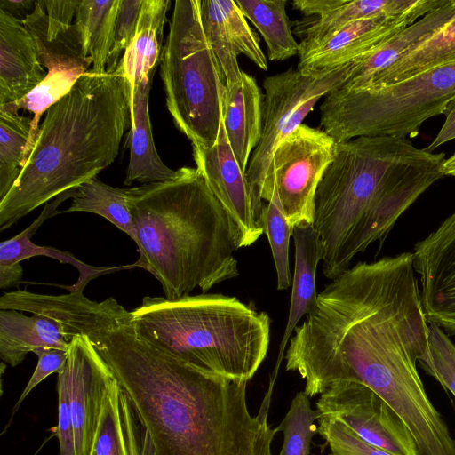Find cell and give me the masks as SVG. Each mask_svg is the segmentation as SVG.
Returning <instances> with one entry per match:
<instances>
[{"label":"cell","instance_id":"7402d4cb","mask_svg":"<svg viewBox=\"0 0 455 455\" xmlns=\"http://www.w3.org/2000/svg\"><path fill=\"white\" fill-rule=\"evenodd\" d=\"M152 73L138 84L132 96V127L130 130V158L124 185L133 181L144 184L174 178L178 171L166 166L154 144L148 114V97Z\"/></svg>","mask_w":455,"mask_h":455},{"label":"cell","instance_id":"ffe728a7","mask_svg":"<svg viewBox=\"0 0 455 455\" xmlns=\"http://www.w3.org/2000/svg\"><path fill=\"white\" fill-rule=\"evenodd\" d=\"M454 16L455 0H447L442 6L425 14L369 53L355 60V70L340 87H364L378 73L424 42Z\"/></svg>","mask_w":455,"mask_h":455},{"label":"cell","instance_id":"1f68e13d","mask_svg":"<svg viewBox=\"0 0 455 455\" xmlns=\"http://www.w3.org/2000/svg\"><path fill=\"white\" fill-rule=\"evenodd\" d=\"M262 225L266 233L277 275V289L286 290L291 285L289 246L293 228L287 220L274 187L272 198L263 207Z\"/></svg>","mask_w":455,"mask_h":455},{"label":"cell","instance_id":"8992f818","mask_svg":"<svg viewBox=\"0 0 455 455\" xmlns=\"http://www.w3.org/2000/svg\"><path fill=\"white\" fill-rule=\"evenodd\" d=\"M455 97V60L397 82L338 88L320 106V126L338 142L361 136L415 137Z\"/></svg>","mask_w":455,"mask_h":455},{"label":"cell","instance_id":"74e56055","mask_svg":"<svg viewBox=\"0 0 455 455\" xmlns=\"http://www.w3.org/2000/svg\"><path fill=\"white\" fill-rule=\"evenodd\" d=\"M443 114L445 121L442 128L432 142L426 148L430 152H434L436 148L455 139V97L447 104Z\"/></svg>","mask_w":455,"mask_h":455},{"label":"cell","instance_id":"5b68a950","mask_svg":"<svg viewBox=\"0 0 455 455\" xmlns=\"http://www.w3.org/2000/svg\"><path fill=\"white\" fill-rule=\"evenodd\" d=\"M132 312L144 339L198 369L249 381L266 358L270 319L235 297H144Z\"/></svg>","mask_w":455,"mask_h":455},{"label":"cell","instance_id":"603a6c76","mask_svg":"<svg viewBox=\"0 0 455 455\" xmlns=\"http://www.w3.org/2000/svg\"><path fill=\"white\" fill-rule=\"evenodd\" d=\"M170 5L169 0H143L135 36L116 69L128 80L132 96L138 84L156 71Z\"/></svg>","mask_w":455,"mask_h":455},{"label":"cell","instance_id":"30bf717a","mask_svg":"<svg viewBox=\"0 0 455 455\" xmlns=\"http://www.w3.org/2000/svg\"><path fill=\"white\" fill-rule=\"evenodd\" d=\"M337 142L324 131L300 124L275 148L262 201L276 189L290 225L313 224L317 187L335 155Z\"/></svg>","mask_w":455,"mask_h":455},{"label":"cell","instance_id":"ab89813d","mask_svg":"<svg viewBox=\"0 0 455 455\" xmlns=\"http://www.w3.org/2000/svg\"><path fill=\"white\" fill-rule=\"evenodd\" d=\"M36 2L34 0H0V9L23 20L33 12Z\"/></svg>","mask_w":455,"mask_h":455},{"label":"cell","instance_id":"83f0119b","mask_svg":"<svg viewBox=\"0 0 455 455\" xmlns=\"http://www.w3.org/2000/svg\"><path fill=\"white\" fill-rule=\"evenodd\" d=\"M245 18L259 31L270 60L281 61L299 53L286 13V0H236Z\"/></svg>","mask_w":455,"mask_h":455},{"label":"cell","instance_id":"d590c367","mask_svg":"<svg viewBox=\"0 0 455 455\" xmlns=\"http://www.w3.org/2000/svg\"><path fill=\"white\" fill-rule=\"evenodd\" d=\"M33 353L37 355V364L19 400L13 407L10 422L6 426V428L12 423L13 415L17 412L26 396L49 375L52 373H60L64 368L68 358V350L57 348L40 347L36 348Z\"/></svg>","mask_w":455,"mask_h":455},{"label":"cell","instance_id":"ba28073f","mask_svg":"<svg viewBox=\"0 0 455 455\" xmlns=\"http://www.w3.org/2000/svg\"><path fill=\"white\" fill-rule=\"evenodd\" d=\"M80 0H38L31 13L21 20L34 37L42 65L47 71L44 81L29 94L0 110L33 113L31 132L24 153L29 156L39 132L43 113L65 96L92 65L79 28L75 22Z\"/></svg>","mask_w":455,"mask_h":455},{"label":"cell","instance_id":"b9f144b4","mask_svg":"<svg viewBox=\"0 0 455 455\" xmlns=\"http://www.w3.org/2000/svg\"><path fill=\"white\" fill-rule=\"evenodd\" d=\"M443 170L445 175L455 177V153L445 159Z\"/></svg>","mask_w":455,"mask_h":455},{"label":"cell","instance_id":"cb8c5ba5","mask_svg":"<svg viewBox=\"0 0 455 455\" xmlns=\"http://www.w3.org/2000/svg\"><path fill=\"white\" fill-rule=\"evenodd\" d=\"M49 347L68 350L61 325L40 315L28 316L17 310H0V357L11 367L23 362L29 352Z\"/></svg>","mask_w":455,"mask_h":455},{"label":"cell","instance_id":"3957f363","mask_svg":"<svg viewBox=\"0 0 455 455\" xmlns=\"http://www.w3.org/2000/svg\"><path fill=\"white\" fill-rule=\"evenodd\" d=\"M132 127V93L122 74H83L45 112L13 186L0 201V232L59 195L97 177Z\"/></svg>","mask_w":455,"mask_h":455},{"label":"cell","instance_id":"5bb4252c","mask_svg":"<svg viewBox=\"0 0 455 455\" xmlns=\"http://www.w3.org/2000/svg\"><path fill=\"white\" fill-rule=\"evenodd\" d=\"M192 148L196 168L230 220L238 249L253 244L264 228L256 221L246 172L232 151L222 122L214 145Z\"/></svg>","mask_w":455,"mask_h":455},{"label":"cell","instance_id":"8fae6325","mask_svg":"<svg viewBox=\"0 0 455 455\" xmlns=\"http://www.w3.org/2000/svg\"><path fill=\"white\" fill-rule=\"evenodd\" d=\"M319 416L337 419L367 443L393 455H419L400 416L369 387L354 381L330 385L315 403Z\"/></svg>","mask_w":455,"mask_h":455},{"label":"cell","instance_id":"e575fe53","mask_svg":"<svg viewBox=\"0 0 455 455\" xmlns=\"http://www.w3.org/2000/svg\"><path fill=\"white\" fill-rule=\"evenodd\" d=\"M143 0H120L116 16L113 45L108 56L106 72L114 73L120 61L122 52L133 39Z\"/></svg>","mask_w":455,"mask_h":455},{"label":"cell","instance_id":"6da1fadb","mask_svg":"<svg viewBox=\"0 0 455 455\" xmlns=\"http://www.w3.org/2000/svg\"><path fill=\"white\" fill-rule=\"evenodd\" d=\"M132 312L114 298L67 295L54 312L65 339L85 336L130 399L153 455H273L267 422L275 382L253 416L247 381L203 371L135 331Z\"/></svg>","mask_w":455,"mask_h":455},{"label":"cell","instance_id":"60d3db41","mask_svg":"<svg viewBox=\"0 0 455 455\" xmlns=\"http://www.w3.org/2000/svg\"><path fill=\"white\" fill-rule=\"evenodd\" d=\"M23 275L20 263L0 265V288L5 289L20 282Z\"/></svg>","mask_w":455,"mask_h":455},{"label":"cell","instance_id":"484cf974","mask_svg":"<svg viewBox=\"0 0 455 455\" xmlns=\"http://www.w3.org/2000/svg\"><path fill=\"white\" fill-rule=\"evenodd\" d=\"M454 60L455 16L363 88L389 84Z\"/></svg>","mask_w":455,"mask_h":455},{"label":"cell","instance_id":"4fadbf2b","mask_svg":"<svg viewBox=\"0 0 455 455\" xmlns=\"http://www.w3.org/2000/svg\"><path fill=\"white\" fill-rule=\"evenodd\" d=\"M68 384L76 455H89L105 396L115 379L111 370L89 339L83 335L69 342L63 368Z\"/></svg>","mask_w":455,"mask_h":455},{"label":"cell","instance_id":"44dd1931","mask_svg":"<svg viewBox=\"0 0 455 455\" xmlns=\"http://www.w3.org/2000/svg\"><path fill=\"white\" fill-rule=\"evenodd\" d=\"M74 190H68L52 202L45 204L44 210L40 215L30 224L28 228L19 233L17 235L3 241L0 243V265H12L20 263L22 260L29 259L36 256H45L63 264H70L75 267L78 272L79 276L77 281L71 286H66L69 291L83 292L88 283L100 275L117 271L120 269L128 268L130 267H135L134 264L130 266L121 267H94L84 263L76 259L71 252L62 251L59 249L50 246H41L34 243L31 241L32 235L37 231L39 227L49 218L60 213L58 211V206L68 198H72Z\"/></svg>","mask_w":455,"mask_h":455},{"label":"cell","instance_id":"f35d334b","mask_svg":"<svg viewBox=\"0 0 455 455\" xmlns=\"http://www.w3.org/2000/svg\"><path fill=\"white\" fill-rule=\"evenodd\" d=\"M344 3V0H293V8L305 16L318 17L323 15Z\"/></svg>","mask_w":455,"mask_h":455},{"label":"cell","instance_id":"7c38bea8","mask_svg":"<svg viewBox=\"0 0 455 455\" xmlns=\"http://www.w3.org/2000/svg\"><path fill=\"white\" fill-rule=\"evenodd\" d=\"M447 0H421L412 11L395 18H376L349 23L315 41H301L298 68L314 74L347 65L411 25Z\"/></svg>","mask_w":455,"mask_h":455},{"label":"cell","instance_id":"9a60e30c","mask_svg":"<svg viewBox=\"0 0 455 455\" xmlns=\"http://www.w3.org/2000/svg\"><path fill=\"white\" fill-rule=\"evenodd\" d=\"M200 15L224 85H230L242 76L239 54L245 55L260 69H267L259 38L235 1L200 0Z\"/></svg>","mask_w":455,"mask_h":455},{"label":"cell","instance_id":"4316f807","mask_svg":"<svg viewBox=\"0 0 455 455\" xmlns=\"http://www.w3.org/2000/svg\"><path fill=\"white\" fill-rule=\"evenodd\" d=\"M120 0H80L75 22L95 73H105L113 45Z\"/></svg>","mask_w":455,"mask_h":455},{"label":"cell","instance_id":"d6986e66","mask_svg":"<svg viewBox=\"0 0 455 455\" xmlns=\"http://www.w3.org/2000/svg\"><path fill=\"white\" fill-rule=\"evenodd\" d=\"M292 236L295 246L294 275L288 320L273 371L276 376L294 329L302 316L312 314L317 305L315 275L323 252L320 237L313 224L294 227Z\"/></svg>","mask_w":455,"mask_h":455},{"label":"cell","instance_id":"52a82bcc","mask_svg":"<svg viewBox=\"0 0 455 455\" xmlns=\"http://www.w3.org/2000/svg\"><path fill=\"white\" fill-rule=\"evenodd\" d=\"M165 101L175 126L192 146L215 144L224 84L200 15V0H176L160 57Z\"/></svg>","mask_w":455,"mask_h":455},{"label":"cell","instance_id":"f1b7e54d","mask_svg":"<svg viewBox=\"0 0 455 455\" xmlns=\"http://www.w3.org/2000/svg\"><path fill=\"white\" fill-rule=\"evenodd\" d=\"M85 212L98 214L138 245L137 231L128 205V188L109 186L94 177L76 188L71 204L62 212Z\"/></svg>","mask_w":455,"mask_h":455},{"label":"cell","instance_id":"7bdbcfd3","mask_svg":"<svg viewBox=\"0 0 455 455\" xmlns=\"http://www.w3.org/2000/svg\"><path fill=\"white\" fill-rule=\"evenodd\" d=\"M149 443H150V442H149ZM148 455H153V449H152L151 444L149 445L148 451Z\"/></svg>","mask_w":455,"mask_h":455},{"label":"cell","instance_id":"f546056e","mask_svg":"<svg viewBox=\"0 0 455 455\" xmlns=\"http://www.w3.org/2000/svg\"><path fill=\"white\" fill-rule=\"evenodd\" d=\"M32 118L0 110V201L8 194L24 166V153Z\"/></svg>","mask_w":455,"mask_h":455},{"label":"cell","instance_id":"277c9868","mask_svg":"<svg viewBox=\"0 0 455 455\" xmlns=\"http://www.w3.org/2000/svg\"><path fill=\"white\" fill-rule=\"evenodd\" d=\"M168 180L128 188L142 267L161 283L164 298L204 292L239 275L230 220L199 170L181 167Z\"/></svg>","mask_w":455,"mask_h":455},{"label":"cell","instance_id":"9c48e42d","mask_svg":"<svg viewBox=\"0 0 455 455\" xmlns=\"http://www.w3.org/2000/svg\"><path fill=\"white\" fill-rule=\"evenodd\" d=\"M356 68L347 65L314 74L289 69L267 76L262 108V132L246 170L256 221L262 225V194L277 146L300 124L316 102L342 86Z\"/></svg>","mask_w":455,"mask_h":455},{"label":"cell","instance_id":"4dcf8cb0","mask_svg":"<svg viewBox=\"0 0 455 455\" xmlns=\"http://www.w3.org/2000/svg\"><path fill=\"white\" fill-rule=\"evenodd\" d=\"M309 396L299 391L292 399L282 422L276 427L283 434V443L279 455H309L310 444L316 433L315 421L319 418L311 408Z\"/></svg>","mask_w":455,"mask_h":455},{"label":"cell","instance_id":"8d00e7d4","mask_svg":"<svg viewBox=\"0 0 455 455\" xmlns=\"http://www.w3.org/2000/svg\"><path fill=\"white\" fill-rule=\"evenodd\" d=\"M58 426L59 455H76L74 430L69 409L67 377L64 370L58 373Z\"/></svg>","mask_w":455,"mask_h":455},{"label":"cell","instance_id":"d4e9b609","mask_svg":"<svg viewBox=\"0 0 455 455\" xmlns=\"http://www.w3.org/2000/svg\"><path fill=\"white\" fill-rule=\"evenodd\" d=\"M421 0H344L334 10L297 24L301 41H315L355 21L376 18H395L415 9Z\"/></svg>","mask_w":455,"mask_h":455},{"label":"cell","instance_id":"836d02e7","mask_svg":"<svg viewBox=\"0 0 455 455\" xmlns=\"http://www.w3.org/2000/svg\"><path fill=\"white\" fill-rule=\"evenodd\" d=\"M316 432L329 447L328 455H393L357 435L342 422L319 416Z\"/></svg>","mask_w":455,"mask_h":455},{"label":"cell","instance_id":"7a4b0ae2","mask_svg":"<svg viewBox=\"0 0 455 455\" xmlns=\"http://www.w3.org/2000/svg\"><path fill=\"white\" fill-rule=\"evenodd\" d=\"M445 159L403 137L338 142L314 203L323 275L334 279L371 243L382 244L405 211L444 176Z\"/></svg>","mask_w":455,"mask_h":455},{"label":"cell","instance_id":"e0dca14e","mask_svg":"<svg viewBox=\"0 0 455 455\" xmlns=\"http://www.w3.org/2000/svg\"><path fill=\"white\" fill-rule=\"evenodd\" d=\"M262 108V93L251 76L243 72L238 81L225 85L221 122L232 151L245 172L251 154L261 138Z\"/></svg>","mask_w":455,"mask_h":455},{"label":"cell","instance_id":"d6a6232c","mask_svg":"<svg viewBox=\"0 0 455 455\" xmlns=\"http://www.w3.org/2000/svg\"><path fill=\"white\" fill-rule=\"evenodd\" d=\"M418 363L455 397V344L437 324L428 323V340Z\"/></svg>","mask_w":455,"mask_h":455},{"label":"cell","instance_id":"2e32d148","mask_svg":"<svg viewBox=\"0 0 455 455\" xmlns=\"http://www.w3.org/2000/svg\"><path fill=\"white\" fill-rule=\"evenodd\" d=\"M46 76L32 35L20 20L0 9V105L20 100Z\"/></svg>","mask_w":455,"mask_h":455},{"label":"cell","instance_id":"ac0fdd59","mask_svg":"<svg viewBox=\"0 0 455 455\" xmlns=\"http://www.w3.org/2000/svg\"><path fill=\"white\" fill-rule=\"evenodd\" d=\"M146 435L138 415L115 378L104 399L89 455H145Z\"/></svg>","mask_w":455,"mask_h":455}]
</instances>
